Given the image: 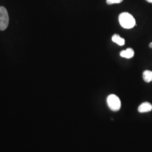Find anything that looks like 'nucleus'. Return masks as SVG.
<instances>
[{
  "label": "nucleus",
  "instance_id": "423d86ee",
  "mask_svg": "<svg viewBox=\"0 0 152 152\" xmlns=\"http://www.w3.org/2000/svg\"><path fill=\"white\" fill-rule=\"evenodd\" d=\"M112 41L116 43L117 44H118V45L120 46H124L125 45V40L123 38L121 37L118 34H114L112 38Z\"/></svg>",
  "mask_w": 152,
  "mask_h": 152
},
{
  "label": "nucleus",
  "instance_id": "1a4fd4ad",
  "mask_svg": "<svg viewBox=\"0 0 152 152\" xmlns=\"http://www.w3.org/2000/svg\"><path fill=\"white\" fill-rule=\"evenodd\" d=\"M147 2H149V3H151L152 4V0H146Z\"/></svg>",
  "mask_w": 152,
  "mask_h": 152
},
{
  "label": "nucleus",
  "instance_id": "f257e3e1",
  "mask_svg": "<svg viewBox=\"0 0 152 152\" xmlns=\"http://www.w3.org/2000/svg\"><path fill=\"white\" fill-rule=\"evenodd\" d=\"M119 22L121 27L125 29H131L135 26V18L128 12H122L119 16Z\"/></svg>",
  "mask_w": 152,
  "mask_h": 152
},
{
  "label": "nucleus",
  "instance_id": "20e7f679",
  "mask_svg": "<svg viewBox=\"0 0 152 152\" xmlns=\"http://www.w3.org/2000/svg\"><path fill=\"white\" fill-rule=\"evenodd\" d=\"M152 110V104L148 102L141 104L138 108V111L140 113H145L150 112Z\"/></svg>",
  "mask_w": 152,
  "mask_h": 152
},
{
  "label": "nucleus",
  "instance_id": "9d476101",
  "mask_svg": "<svg viewBox=\"0 0 152 152\" xmlns=\"http://www.w3.org/2000/svg\"><path fill=\"white\" fill-rule=\"evenodd\" d=\"M149 47H150L151 48H152V42H151V44H149Z\"/></svg>",
  "mask_w": 152,
  "mask_h": 152
},
{
  "label": "nucleus",
  "instance_id": "39448f33",
  "mask_svg": "<svg viewBox=\"0 0 152 152\" xmlns=\"http://www.w3.org/2000/svg\"><path fill=\"white\" fill-rule=\"evenodd\" d=\"M120 55L123 58H125L127 59H130L132 58L134 55V51L131 48H128L125 50L122 51L120 53Z\"/></svg>",
  "mask_w": 152,
  "mask_h": 152
},
{
  "label": "nucleus",
  "instance_id": "7ed1b4c3",
  "mask_svg": "<svg viewBox=\"0 0 152 152\" xmlns=\"http://www.w3.org/2000/svg\"><path fill=\"white\" fill-rule=\"evenodd\" d=\"M107 103L109 108L112 111H118L121 107V103L119 98L114 94H111L107 98Z\"/></svg>",
  "mask_w": 152,
  "mask_h": 152
},
{
  "label": "nucleus",
  "instance_id": "6e6552de",
  "mask_svg": "<svg viewBox=\"0 0 152 152\" xmlns=\"http://www.w3.org/2000/svg\"><path fill=\"white\" fill-rule=\"evenodd\" d=\"M124 0H107V3L108 5H113L115 4H120Z\"/></svg>",
  "mask_w": 152,
  "mask_h": 152
},
{
  "label": "nucleus",
  "instance_id": "f03ea898",
  "mask_svg": "<svg viewBox=\"0 0 152 152\" xmlns=\"http://www.w3.org/2000/svg\"><path fill=\"white\" fill-rule=\"evenodd\" d=\"M9 23L7 11L4 6H0V31H5Z\"/></svg>",
  "mask_w": 152,
  "mask_h": 152
},
{
  "label": "nucleus",
  "instance_id": "0eeeda50",
  "mask_svg": "<svg viewBox=\"0 0 152 152\" xmlns=\"http://www.w3.org/2000/svg\"><path fill=\"white\" fill-rule=\"evenodd\" d=\"M142 77L144 79V81L147 83L151 82L152 81V71H145L143 72Z\"/></svg>",
  "mask_w": 152,
  "mask_h": 152
}]
</instances>
